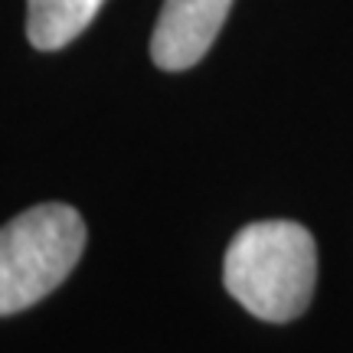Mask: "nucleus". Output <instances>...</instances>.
Segmentation results:
<instances>
[{
	"mask_svg": "<svg viewBox=\"0 0 353 353\" xmlns=\"http://www.w3.org/2000/svg\"><path fill=\"white\" fill-rule=\"evenodd\" d=\"M223 285L249 314L268 324L301 317L317 285L314 236L291 219L242 226L223 259Z\"/></svg>",
	"mask_w": 353,
	"mask_h": 353,
	"instance_id": "1",
	"label": "nucleus"
},
{
	"mask_svg": "<svg viewBox=\"0 0 353 353\" xmlns=\"http://www.w3.org/2000/svg\"><path fill=\"white\" fill-rule=\"evenodd\" d=\"M85 249V223L69 203H39L0 226V317L20 314L63 285Z\"/></svg>",
	"mask_w": 353,
	"mask_h": 353,
	"instance_id": "2",
	"label": "nucleus"
},
{
	"mask_svg": "<svg viewBox=\"0 0 353 353\" xmlns=\"http://www.w3.org/2000/svg\"><path fill=\"white\" fill-rule=\"evenodd\" d=\"M232 0H164L151 33V59L167 72L196 65L216 43Z\"/></svg>",
	"mask_w": 353,
	"mask_h": 353,
	"instance_id": "3",
	"label": "nucleus"
},
{
	"mask_svg": "<svg viewBox=\"0 0 353 353\" xmlns=\"http://www.w3.org/2000/svg\"><path fill=\"white\" fill-rule=\"evenodd\" d=\"M101 7L105 0H26V39L43 52L63 50Z\"/></svg>",
	"mask_w": 353,
	"mask_h": 353,
	"instance_id": "4",
	"label": "nucleus"
}]
</instances>
